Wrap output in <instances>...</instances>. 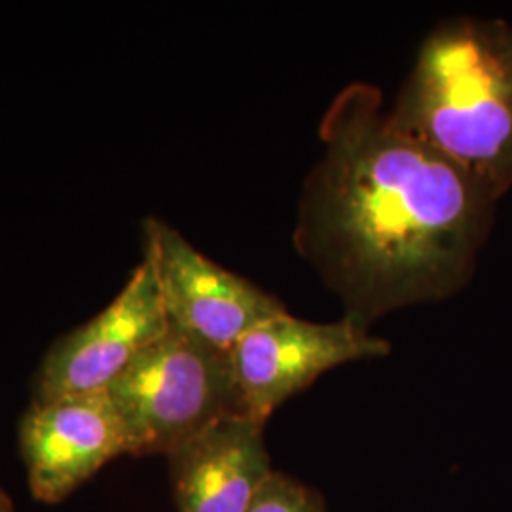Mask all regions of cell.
Wrapping results in <instances>:
<instances>
[{
	"label": "cell",
	"mask_w": 512,
	"mask_h": 512,
	"mask_svg": "<svg viewBox=\"0 0 512 512\" xmlns=\"http://www.w3.org/2000/svg\"><path fill=\"white\" fill-rule=\"evenodd\" d=\"M143 234L169 325L186 336L230 353L249 330L287 311L274 294L207 258L164 220H145Z\"/></svg>",
	"instance_id": "obj_5"
},
{
	"label": "cell",
	"mask_w": 512,
	"mask_h": 512,
	"mask_svg": "<svg viewBox=\"0 0 512 512\" xmlns=\"http://www.w3.org/2000/svg\"><path fill=\"white\" fill-rule=\"evenodd\" d=\"M169 329L156 270L145 256L105 310L46 353L38 370L37 401L109 389Z\"/></svg>",
	"instance_id": "obj_6"
},
{
	"label": "cell",
	"mask_w": 512,
	"mask_h": 512,
	"mask_svg": "<svg viewBox=\"0 0 512 512\" xmlns=\"http://www.w3.org/2000/svg\"><path fill=\"white\" fill-rule=\"evenodd\" d=\"M129 456L164 454L228 414H239L230 353L167 330L112 382Z\"/></svg>",
	"instance_id": "obj_3"
},
{
	"label": "cell",
	"mask_w": 512,
	"mask_h": 512,
	"mask_svg": "<svg viewBox=\"0 0 512 512\" xmlns=\"http://www.w3.org/2000/svg\"><path fill=\"white\" fill-rule=\"evenodd\" d=\"M294 247L346 315L372 321L459 293L490 234L495 200L393 126L378 88L353 82L319 126Z\"/></svg>",
	"instance_id": "obj_1"
},
{
	"label": "cell",
	"mask_w": 512,
	"mask_h": 512,
	"mask_svg": "<svg viewBox=\"0 0 512 512\" xmlns=\"http://www.w3.org/2000/svg\"><path fill=\"white\" fill-rule=\"evenodd\" d=\"M389 118L499 202L512 186V23L437 25Z\"/></svg>",
	"instance_id": "obj_2"
},
{
	"label": "cell",
	"mask_w": 512,
	"mask_h": 512,
	"mask_svg": "<svg viewBox=\"0 0 512 512\" xmlns=\"http://www.w3.org/2000/svg\"><path fill=\"white\" fill-rule=\"evenodd\" d=\"M177 512H247L272 473L264 425L228 414L169 456Z\"/></svg>",
	"instance_id": "obj_8"
},
{
	"label": "cell",
	"mask_w": 512,
	"mask_h": 512,
	"mask_svg": "<svg viewBox=\"0 0 512 512\" xmlns=\"http://www.w3.org/2000/svg\"><path fill=\"white\" fill-rule=\"evenodd\" d=\"M247 512H325V501L293 476L272 471L258 488Z\"/></svg>",
	"instance_id": "obj_9"
},
{
	"label": "cell",
	"mask_w": 512,
	"mask_h": 512,
	"mask_svg": "<svg viewBox=\"0 0 512 512\" xmlns=\"http://www.w3.org/2000/svg\"><path fill=\"white\" fill-rule=\"evenodd\" d=\"M389 349L387 340L348 315L336 323H311L283 311L230 349L239 414L266 425L281 404L330 368L385 357Z\"/></svg>",
	"instance_id": "obj_4"
},
{
	"label": "cell",
	"mask_w": 512,
	"mask_h": 512,
	"mask_svg": "<svg viewBox=\"0 0 512 512\" xmlns=\"http://www.w3.org/2000/svg\"><path fill=\"white\" fill-rule=\"evenodd\" d=\"M0 512H16L12 499L4 494L2 490H0Z\"/></svg>",
	"instance_id": "obj_10"
},
{
	"label": "cell",
	"mask_w": 512,
	"mask_h": 512,
	"mask_svg": "<svg viewBox=\"0 0 512 512\" xmlns=\"http://www.w3.org/2000/svg\"><path fill=\"white\" fill-rule=\"evenodd\" d=\"M31 492L59 503L101 467L129 454L128 433L109 391L37 401L19 425Z\"/></svg>",
	"instance_id": "obj_7"
}]
</instances>
